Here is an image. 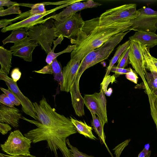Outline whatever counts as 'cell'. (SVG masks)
I'll return each mask as SVG.
<instances>
[{
  "instance_id": "obj_1",
  "label": "cell",
  "mask_w": 157,
  "mask_h": 157,
  "mask_svg": "<svg viewBox=\"0 0 157 157\" xmlns=\"http://www.w3.org/2000/svg\"><path fill=\"white\" fill-rule=\"evenodd\" d=\"M130 21L115 22L100 26L97 18L85 21V24L76 39L70 41L75 45L71 54V59L81 61L91 51L101 47L114 35L132 30Z\"/></svg>"
},
{
  "instance_id": "obj_2",
  "label": "cell",
  "mask_w": 157,
  "mask_h": 157,
  "mask_svg": "<svg viewBox=\"0 0 157 157\" xmlns=\"http://www.w3.org/2000/svg\"><path fill=\"white\" fill-rule=\"evenodd\" d=\"M21 119L33 124L37 128L24 134V136L33 143L46 141L47 147L58 157L57 151L59 149L63 157H73L72 153L66 145L67 138L71 135L52 130L47 128L38 121L31 120L22 116Z\"/></svg>"
},
{
  "instance_id": "obj_3",
  "label": "cell",
  "mask_w": 157,
  "mask_h": 157,
  "mask_svg": "<svg viewBox=\"0 0 157 157\" xmlns=\"http://www.w3.org/2000/svg\"><path fill=\"white\" fill-rule=\"evenodd\" d=\"M130 31L114 35L101 47L91 51L85 56L81 61L74 83L71 89L70 92L72 94L77 96L81 95L79 82L83 73L86 69L107 59L114 48Z\"/></svg>"
},
{
  "instance_id": "obj_4",
  "label": "cell",
  "mask_w": 157,
  "mask_h": 157,
  "mask_svg": "<svg viewBox=\"0 0 157 157\" xmlns=\"http://www.w3.org/2000/svg\"><path fill=\"white\" fill-rule=\"evenodd\" d=\"M38 121L44 126L59 132L69 133L71 135L77 131L71 119L57 113L47 102L43 96L38 104L33 102Z\"/></svg>"
},
{
  "instance_id": "obj_5",
  "label": "cell",
  "mask_w": 157,
  "mask_h": 157,
  "mask_svg": "<svg viewBox=\"0 0 157 157\" xmlns=\"http://www.w3.org/2000/svg\"><path fill=\"white\" fill-rule=\"evenodd\" d=\"M139 13L135 4H125L106 10L97 17V23L102 26L130 21L136 18Z\"/></svg>"
},
{
  "instance_id": "obj_6",
  "label": "cell",
  "mask_w": 157,
  "mask_h": 157,
  "mask_svg": "<svg viewBox=\"0 0 157 157\" xmlns=\"http://www.w3.org/2000/svg\"><path fill=\"white\" fill-rule=\"evenodd\" d=\"M54 22L52 18L49 19L44 23L30 28L28 32V37L40 45L47 54L51 51L52 44L56 37Z\"/></svg>"
},
{
  "instance_id": "obj_7",
  "label": "cell",
  "mask_w": 157,
  "mask_h": 157,
  "mask_svg": "<svg viewBox=\"0 0 157 157\" xmlns=\"http://www.w3.org/2000/svg\"><path fill=\"white\" fill-rule=\"evenodd\" d=\"M85 21L80 14L77 13L55 20L54 25L56 37L62 35L70 41L75 40L83 27Z\"/></svg>"
},
{
  "instance_id": "obj_8",
  "label": "cell",
  "mask_w": 157,
  "mask_h": 157,
  "mask_svg": "<svg viewBox=\"0 0 157 157\" xmlns=\"http://www.w3.org/2000/svg\"><path fill=\"white\" fill-rule=\"evenodd\" d=\"M31 143V140L24 136L19 130H16L11 132L0 147L3 151L10 155H29Z\"/></svg>"
},
{
  "instance_id": "obj_9",
  "label": "cell",
  "mask_w": 157,
  "mask_h": 157,
  "mask_svg": "<svg viewBox=\"0 0 157 157\" xmlns=\"http://www.w3.org/2000/svg\"><path fill=\"white\" fill-rule=\"evenodd\" d=\"M139 14L130 21L132 30L155 33L157 30V11L144 6L138 10Z\"/></svg>"
},
{
  "instance_id": "obj_10",
  "label": "cell",
  "mask_w": 157,
  "mask_h": 157,
  "mask_svg": "<svg viewBox=\"0 0 157 157\" xmlns=\"http://www.w3.org/2000/svg\"><path fill=\"white\" fill-rule=\"evenodd\" d=\"M102 89L99 93L85 94L83 98L84 103L91 114H94L101 120L104 127L108 123L106 110V100Z\"/></svg>"
},
{
  "instance_id": "obj_11",
  "label": "cell",
  "mask_w": 157,
  "mask_h": 157,
  "mask_svg": "<svg viewBox=\"0 0 157 157\" xmlns=\"http://www.w3.org/2000/svg\"><path fill=\"white\" fill-rule=\"evenodd\" d=\"M0 79L4 81L9 88L20 101L22 105V109L26 114L38 121L34 107L33 103L21 92L17 82L5 74L0 72Z\"/></svg>"
},
{
  "instance_id": "obj_12",
  "label": "cell",
  "mask_w": 157,
  "mask_h": 157,
  "mask_svg": "<svg viewBox=\"0 0 157 157\" xmlns=\"http://www.w3.org/2000/svg\"><path fill=\"white\" fill-rule=\"evenodd\" d=\"M75 2H70L60 5L51 10H47L44 13L33 15L24 20L3 28L1 29V32L5 33L8 31H13L21 28H30L37 25L44 23L48 19L52 18V16L43 19L44 17L53 13L59 9L66 7Z\"/></svg>"
},
{
  "instance_id": "obj_13",
  "label": "cell",
  "mask_w": 157,
  "mask_h": 157,
  "mask_svg": "<svg viewBox=\"0 0 157 157\" xmlns=\"http://www.w3.org/2000/svg\"><path fill=\"white\" fill-rule=\"evenodd\" d=\"M131 49L129 53L130 63L136 72L140 76L144 84V88H148L145 77L144 58L143 51V45L138 42L130 40Z\"/></svg>"
},
{
  "instance_id": "obj_14",
  "label": "cell",
  "mask_w": 157,
  "mask_h": 157,
  "mask_svg": "<svg viewBox=\"0 0 157 157\" xmlns=\"http://www.w3.org/2000/svg\"><path fill=\"white\" fill-rule=\"evenodd\" d=\"M38 44L32 40L29 37L14 44L10 48L13 52V55L19 57L24 60L32 61L33 52Z\"/></svg>"
},
{
  "instance_id": "obj_15",
  "label": "cell",
  "mask_w": 157,
  "mask_h": 157,
  "mask_svg": "<svg viewBox=\"0 0 157 157\" xmlns=\"http://www.w3.org/2000/svg\"><path fill=\"white\" fill-rule=\"evenodd\" d=\"M80 61H75L70 59L63 69V79L60 84L61 91L70 92L74 84L76 73L79 67Z\"/></svg>"
},
{
  "instance_id": "obj_16",
  "label": "cell",
  "mask_w": 157,
  "mask_h": 157,
  "mask_svg": "<svg viewBox=\"0 0 157 157\" xmlns=\"http://www.w3.org/2000/svg\"><path fill=\"white\" fill-rule=\"evenodd\" d=\"M20 110L14 107H10L2 103L0 105V123L10 124L15 128L19 127L21 119Z\"/></svg>"
},
{
  "instance_id": "obj_17",
  "label": "cell",
  "mask_w": 157,
  "mask_h": 157,
  "mask_svg": "<svg viewBox=\"0 0 157 157\" xmlns=\"http://www.w3.org/2000/svg\"><path fill=\"white\" fill-rule=\"evenodd\" d=\"M81 1L74 3L67 6L59 13L52 15V18L55 20H58L70 16L83 9L96 7L101 5L92 0H88L83 2Z\"/></svg>"
},
{
  "instance_id": "obj_18",
  "label": "cell",
  "mask_w": 157,
  "mask_h": 157,
  "mask_svg": "<svg viewBox=\"0 0 157 157\" xmlns=\"http://www.w3.org/2000/svg\"><path fill=\"white\" fill-rule=\"evenodd\" d=\"M46 11L44 5L41 2L34 4L30 10L21 13L14 18L11 19H1L0 21V23L11 25L12 22L18 20L22 21L33 15L43 13Z\"/></svg>"
},
{
  "instance_id": "obj_19",
  "label": "cell",
  "mask_w": 157,
  "mask_h": 157,
  "mask_svg": "<svg viewBox=\"0 0 157 157\" xmlns=\"http://www.w3.org/2000/svg\"><path fill=\"white\" fill-rule=\"evenodd\" d=\"M130 40L138 42L143 45L152 48L157 45V35L155 33L139 31L129 37Z\"/></svg>"
},
{
  "instance_id": "obj_20",
  "label": "cell",
  "mask_w": 157,
  "mask_h": 157,
  "mask_svg": "<svg viewBox=\"0 0 157 157\" xmlns=\"http://www.w3.org/2000/svg\"><path fill=\"white\" fill-rule=\"evenodd\" d=\"M33 72L43 74H53L54 79L57 81L59 84L62 80L63 70L60 64L58 62L56 58L53 60L51 63L48 64L40 70Z\"/></svg>"
},
{
  "instance_id": "obj_21",
  "label": "cell",
  "mask_w": 157,
  "mask_h": 157,
  "mask_svg": "<svg viewBox=\"0 0 157 157\" xmlns=\"http://www.w3.org/2000/svg\"><path fill=\"white\" fill-rule=\"evenodd\" d=\"M13 52L2 46L0 47V63L1 68L0 72L7 75L9 74L12 67L11 60Z\"/></svg>"
},
{
  "instance_id": "obj_22",
  "label": "cell",
  "mask_w": 157,
  "mask_h": 157,
  "mask_svg": "<svg viewBox=\"0 0 157 157\" xmlns=\"http://www.w3.org/2000/svg\"><path fill=\"white\" fill-rule=\"evenodd\" d=\"M70 117L72 122L78 133L92 140H95L97 139L93 133L92 127L88 125L84 121L83 122L75 119H74L71 117Z\"/></svg>"
},
{
  "instance_id": "obj_23",
  "label": "cell",
  "mask_w": 157,
  "mask_h": 157,
  "mask_svg": "<svg viewBox=\"0 0 157 157\" xmlns=\"http://www.w3.org/2000/svg\"><path fill=\"white\" fill-rule=\"evenodd\" d=\"M29 28H21L12 31L8 37L2 41L4 45L7 43L14 44L24 39L28 36V30Z\"/></svg>"
},
{
  "instance_id": "obj_24",
  "label": "cell",
  "mask_w": 157,
  "mask_h": 157,
  "mask_svg": "<svg viewBox=\"0 0 157 157\" xmlns=\"http://www.w3.org/2000/svg\"><path fill=\"white\" fill-rule=\"evenodd\" d=\"M130 45L131 41L129 40L122 45H120L117 47L114 56L110 61L109 64L106 69V73L104 77L109 75L111 68L118 61L121 55L130 46Z\"/></svg>"
},
{
  "instance_id": "obj_25",
  "label": "cell",
  "mask_w": 157,
  "mask_h": 157,
  "mask_svg": "<svg viewBox=\"0 0 157 157\" xmlns=\"http://www.w3.org/2000/svg\"><path fill=\"white\" fill-rule=\"evenodd\" d=\"M91 115L92 118L91 125L98 136L101 143L104 144L106 146L105 142V136L103 130L104 126L100 119L96 116L95 114Z\"/></svg>"
},
{
  "instance_id": "obj_26",
  "label": "cell",
  "mask_w": 157,
  "mask_h": 157,
  "mask_svg": "<svg viewBox=\"0 0 157 157\" xmlns=\"http://www.w3.org/2000/svg\"><path fill=\"white\" fill-rule=\"evenodd\" d=\"M75 45H69L63 51L57 53L54 52H49L47 54L46 59V62L48 64L51 63L53 60L59 56L65 53L71 52L75 49Z\"/></svg>"
},
{
  "instance_id": "obj_27",
  "label": "cell",
  "mask_w": 157,
  "mask_h": 157,
  "mask_svg": "<svg viewBox=\"0 0 157 157\" xmlns=\"http://www.w3.org/2000/svg\"><path fill=\"white\" fill-rule=\"evenodd\" d=\"M130 49V46L121 55L118 60L117 67L124 68L128 64L130 63L129 56Z\"/></svg>"
},
{
  "instance_id": "obj_28",
  "label": "cell",
  "mask_w": 157,
  "mask_h": 157,
  "mask_svg": "<svg viewBox=\"0 0 157 157\" xmlns=\"http://www.w3.org/2000/svg\"><path fill=\"white\" fill-rule=\"evenodd\" d=\"M145 92L146 93L148 96L150 106L151 114L155 124L157 131V115L154 106L153 94L150 92L148 89L145 90Z\"/></svg>"
},
{
  "instance_id": "obj_29",
  "label": "cell",
  "mask_w": 157,
  "mask_h": 157,
  "mask_svg": "<svg viewBox=\"0 0 157 157\" xmlns=\"http://www.w3.org/2000/svg\"><path fill=\"white\" fill-rule=\"evenodd\" d=\"M115 77L114 75L112 76L109 75L104 77L103 80L101 84V88L102 89L105 94L110 96L111 94L107 90V88L109 84L111 82L112 84L116 81Z\"/></svg>"
},
{
  "instance_id": "obj_30",
  "label": "cell",
  "mask_w": 157,
  "mask_h": 157,
  "mask_svg": "<svg viewBox=\"0 0 157 157\" xmlns=\"http://www.w3.org/2000/svg\"><path fill=\"white\" fill-rule=\"evenodd\" d=\"M20 7L16 4L12 6L7 9L0 11V16H3L13 14H19L21 13Z\"/></svg>"
},
{
  "instance_id": "obj_31",
  "label": "cell",
  "mask_w": 157,
  "mask_h": 157,
  "mask_svg": "<svg viewBox=\"0 0 157 157\" xmlns=\"http://www.w3.org/2000/svg\"><path fill=\"white\" fill-rule=\"evenodd\" d=\"M67 144L70 148V150L72 153L73 157H94L92 155H89L79 151L76 147L72 145L68 138L66 140Z\"/></svg>"
},
{
  "instance_id": "obj_32",
  "label": "cell",
  "mask_w": 157,
  "mask_h": 157,
  "mask_svg": "<svg viewBox=\"0 0 157 157\" xmlns=\"http://www.w3.org/2000/svg\"><path fill=\"white\" fill-rule=\"evenodd\" d=\"M0 89L8 96L14 105L18 106L21 104L19 100L9 88H8V89L7 90L1 87Z\"/></svg>"
},
{
  "instance_id": "obj_33",
  "label": "cell",
  "mask_w": 157,
  "mask_h": 157,
  "mask_svg": "<svg viewBox=\"0 0 157 157\" xmlns=\"http://www.w3.org/2000/svg\"><path fill=\"white\" fill-rule=\"evenodd\" d=\"M132 69L130 67L128 68H122L117 67V66L114 65L111 69L110 71L114 72L115 75H125L131 71Z\"/></svg>"
},
{
  "instance_id": "obj_34",
  "label": "cell",
  "mask_w": 157,
  "mask_h": 157,
  "mask_svg": "<svg viewBox=\"0 0 157 157\" xmlns=\"http://www.w3.org/2000/svg\"><path fill=\"white\" fill-rule=\"evenodd\" d=\"M0 102L1 103L10 107L14 106V104L5 94H2L0 95Z\"/></svg>"
},
{
  "instance_id": "obj_35",
  "label": "cell",
  "mask_w": 157,
  "mask_h": 157,
  "mask_svg": "<svg viewBox=\"0 0 157 157\" xmlns=\"http://www.w3.org/2000/svg\"><path fill=\"white\" fill-rule=\"evenodd\" d=\"M125 77L127 79L132 82L137 84L138 77L137 74L132 69L131 71L125 74Z\"/></svg>"
},
{
  "instance_id": "obj_36",
  "label": "cell",
  "mask_w": 157,
  "mask_h": 157,
  "mask_svg": "<svg viewBox=\"0 0 157 157\" xmlns=\"http://www.w3.org/2000/svg\"><path fill=\"white\" fill-rule=\"evenodd\" d=\"M21 72L18 68H14L11 72V76L13 81L17 82L21 78Z\"/></svg>"
},
{
  "instance_id": "obj_37",
  "label": "cell",
  "mask_w": 157,
  "mask_h": 157,
  "mask_svg": "<svg viewBox=\"0 0 157 157\" xmlns=\"http://www.w3.org/2000/svg\"><path fill=\"white\" fill-rule=\"evenodd\" d=\"M81 1V0H70L62 1H59L56 2H41L44 5H61L67 3L72 2H77Z\"/></svg>"
},
{
  "instance_id": "obj_38",
  "label": "cell",
  "mask_w": 157,
  "mask_h": 157,
  "mask_svg": "<svg viewBox=\"0 0 157 157\" xmlns=\"http://www.w3.org/2000/svg\"><path fill=\"white\" fill-rule=\"evenodd\" d=\"M11 129V127L9 124L0 123V132L2 135L6 134Z\"/></svg>"
},
{
  "instance_id": "obj_39",
  "label": "cell",
  "mask_w": 157,
  "mask_h": 157,
  "mask_svg": "<svg viewBox=\"0 0 157 157\" xmlns=\"http://www.w3.org/2000/svg\"><path fill=\"white\" fill-rule=\"evenodd\" d=\"M17 3L16 2H12L10 0H0V8L3 7V6H11Z\"/></svg>"
},
{
  "instance_id": "obj_40",
  "label": "cell",
  "mask_w": 157,
  "mask_h": 157,
  "mask_svg": "<svg viewBox=\"0 0 157 157\" xmlns=\"http://www.w3.org/2000/svg\"><path fill=\"white\" fill-rule=\"evenodd\" d=\"M149 147V144H146L144 148L139 154L138 157H145L148 154Z\"/></svg>"
},
{
  "instance_id": "obj_41",
  "label": "cell",
  "mask_w": 157,
  "mask_h": 157,
  "mask_svg": "<svg viewBox=\"0 0 157 157\" xmlns=\"http://www.w3.org/2000/svg\"><path fill=\"white\" fill-rule=\"evenodd\" d=\"M0 157H36V156L31 155H20L16 156H13L10 155H6L2 153H0Z\"/></svg>"
},
{
  "instance_id": "obj_42",
  "label": "cell",
  "mask_w": 157,
  "mask_h": 157,
  "mask_svg": "<svg viewBox=\"0 0 157 157\" xmlns=\"http://www.w3.org/2000/svg\"><path fill=\"white\" fill-rule=\"evenodd\" d=\"M154 101V105L157 115V98H156L153 95Z\"/></svg>"
},
{
  "instance_id": "obj_43",
  "label": "cell",
  "mask_w": 157,
  "mask_h": 157,
  "mask_svg": "<svg viewBox=\"0 0 157 157\" xmlns=\"http://www.w3.org/2000/svg\"><path fill=\"white\" fill-rule=\"evenodd\" d=\"M152 60L153 61L154 64L155 66V67L156 69V70L157 71V59L153 57V56H152Z\"/></svg>"
},
{
  "instance_id": "obj_44",
  "label": "cell",
  "mask_w": 157,
  "mask_h": 157,
  "mask_svg": "<svg viewBox=\"0 0 157 157\" xmlns=\"http://www.w3.org/2000/svg\"><path fill=\"white\" fill-rule=\"evenodd\" d=\"M151 93L156 98H157V89L153 91Z\"/></svg>"
},
{
  "instance_id": "obj_45",
  "label": "cell",
  "mask_w": 157,
  "mask_h": 157,
  "mask_svg": "<svg viewBox=\"0 0 157 157\" xmlns=\"http://www.w3.org/2000/svg\"><path fill=\"white\" fill-rule=\"evenodd\" d=\"M8 25L5 24H0V28H4L7 26Z\"/></svg>"
},
{
  "instance_id": "obj_46",
  "label": "cell",
  "mask_w": 157,
  "mask_h": 157,
  "mask_svg": "<svg viewBox=\"0 0 157 157\" xmlns=\"http://www.w3.org/2000/svg\"><path fill=\"white\" fill-rule=\"evenodd\" d=\"M151 151H149L145 157H149L151 155Z\"/></svg>"
}]
</instances>
